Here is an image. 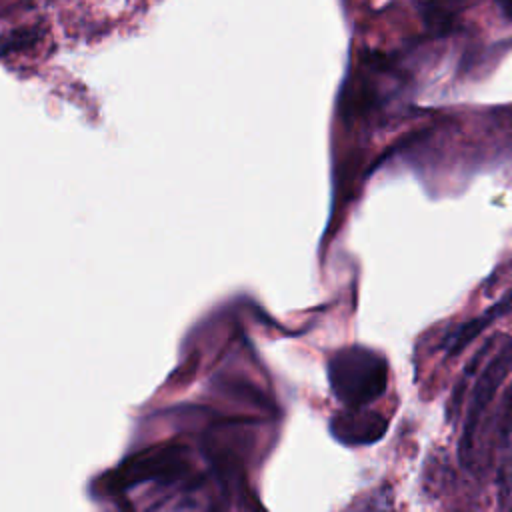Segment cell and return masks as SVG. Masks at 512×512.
<instances>
[{"mask_svg":"<svg viewBox=\"0 0 512 512\" xmlns=\"http://www.w3.org/2000/svg\"><path fill=\"white\" fill-rule=\"evenodd\" d=\"M328 382L344 410H360L384 394L388 364L370 348L348 346L328 358Z\"/></svg>","mask_w":512,"mask_h":512,"instance_id":"cell-1","label":"cell"},{"mask_svg":"<svg viewBox=\"0 0 512 512\" xmlns=\"http://www.w3.org/2000/svg\"><path fill=\"white\" fill-rule=\"evenodd\" d=\"M190 468L188 448L162 444L128 458L114 474L116 488H132L142 482H174Z\"/></svg>","mask_w":512,"mask_h":512,"instance_id":"cell-2","label":"cell"},{"mask_svg":"<svg viewBox=\"0 0 512 512\" xmlns=\"http://www.w3.org/2000/svg\"><path fill=\"white\" fill-rule=\"evenodd\" d=\"M512 366V338L508 340V344L492 358L490 366H486L484 374L480 376L474 394H472V402H470V410L464 422V430H462V438H460V462L464 466L470 464V454L474 448V436H476V428L478 422L482 418V412L486 408V404L490 402L502 374Z\"/></svg>","mask_w":512,"mask_h":512,"instance_id":"cell-3","label":"cell"},{"mask_svg":"<svg viewBox=\"0 0 512 512\" xmlns=\"http://www.w3.org/2000/svg\"><path fill=\"white\" fill-rule=\"evenodd\" d=\"M388 428V420L368 408L342 410L330 420V434L346 446H368L378 442Z\"/></svg>","mask_w":512,"mask_h":512,"instance_id":"cell-4","label":"cell"},{"mask_svg":"<svg viewBox=\"0 0 512 512\" xmlns=\"http://www.w3.org/2000/svg\"><path fill=\"white\" fill-rule=\"evenodd\" d=\"M344 512H394L392 496L386 488H378L364 496H358Z\"/></svg>","mask_w":512,"mask_h":512,"instance_id":"cell-5","label":"cell"}]
</instances>
